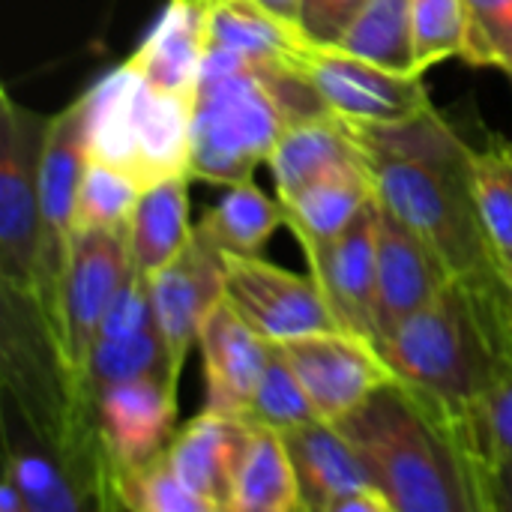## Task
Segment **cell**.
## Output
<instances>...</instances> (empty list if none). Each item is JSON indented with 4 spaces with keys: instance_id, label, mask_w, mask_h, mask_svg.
I'll return each mask as SVG.
<instances>
[{
    "instance_id": "cell-1",
    "label": "cell",
    "mask_w": 512,
    "mask_h": 512,
    "mask_svg": "<svg viewBox=\"0 0 512 512\" xmlns=\"http://www.w3.org/2000/svg\"><path fill=\"white\" fill-rule=\"evenodd\" d=\"M510 348L512 285L504 279H450L384 345L399 381L453 441L477 512H489V486L498 465L486 399Z\"/></svg>"
},
{
    "instance_id": "cell-2",
    "label": "cell",
    "mask_w": 512,
    "mask_h": 512,
    "mask_svg": "<svg viewBox=\"0 0 512 512\" xmlns=\"http://www.w3.org/2000/svg\"><path fill=\"white\" fill-rule=\"evenodd\" d=\"M351 126L378 201L438 255L447 273L474 282L504 279L477 207L474 147L453 123L429 108L405 123Z\"/></svg>"
},
{
    "instance_id": "cell-3",
    "label": "cell",
    "mask_w": 512,
    "mask_h": 512,
    "mask_svg": "<svg viewBox=\"0 0 512 512\" xmlns=\"http://www.w3.org/2000/svg\"><path fill=\"white\" fill-rule=\"evenodd\" d=\"M327 111L288 60L252 63L207 48L192 99L189 174L213 186L249 180L291 123Z\"/></svg>"
},
{
    "instance_id": "cell-4",
    "label": "cell",
    "mask_w": 512,
    "mask_h": 512,
    "mask_svg": "<svg viewBox=\"0 0 512 512\" xmlns=\"http://www.w3.org/2000/svg\"><path fill=\"white\" fill-rule=\"evenodd\" d=\"M333 426L396 512H477L453 441L402 381L381 387Z\"/></svg>"
},
{
    "instance_id": "cell-5",
    "label": "cell",
    "mask_w": 512,
    "mask_h": 512,
    "mask_svg": "<svg viewBox=\"0 0 512 512\" xmlns=\"http://www.w3.org/2000/svg\"><path fill=\"white\" fill-rule=\"evenodd\" d=\"M192 99L150 84L126 60L93 84L87 156L120 168L141 189L189 174Z\"/></svg>"
},
{
    "instance_id": "cell-6",
    "label": "cell",
    "mask_w": 512,
    "mask_h": 512,
    "mask_svg": "<svg viewBox=\"0 0 512 512\" xmlns=\"http://www.w3.org/2000/svg\"><path fill=\"white\" fill-rule=\"evenodd\" d=\"M51 117L0 93V282L3 297L39 306V165ZM39 315V312H36Z\"/></svg>"
},
{
    "instance_id": "cell-7",
    "label": "cell",
    "mask_w": 512,
    "mask_h": 512,
    "mask_svg": "<svg viewBox=\"0 0 512 512\" xmlns=\"http://www.w3.org/2000/svg\"><path fill=\"white\" fill-rule=\"evenodd\" d=\"M93 87L51 114L39 165V321L57 351L60 294L75 240V204L87 165Z\"/></svg>"
},
{
    "instance_id": "cell-8",
    "label": "cell",
    "mask_w": 512,
    "mask_h": 512,
    "mask_svg": "<svg viewBox=\"0 0 512 512\" xmlns=\"http://www.w3.org/2000/svg\"><path fill=\"white\" fill-rule=\"evenodd\" d=\"M129 225L81 231L72 240L66 282L60 294V339L57 360L66 372L72 402L78 411L93 414L84 399L87 363L102 327V318L129 270Z\"/></svg>"
},
{
    "instance_id": "cell-9",
    "label": "cell",
    "mask_w": 512,
    "mask_h": 512,
    "mask_svg": "<svg viewBox=\"0 0 512 512\" xmlns=\"http://www.w3.org/2000/svg\"><path fill=\"white\" fill-rule=\"evenodd\" d=\"M288 63L315 87L333 114L351 123H405L435 108L423 75L390 72L336 45H315L303 36L291 48Z\"/></svg>"
},
{
    "instance_id": "cell-10",
    "label": "cell",
    "mask_w": 512,
    "mask_h": 512,
    "mask_svg": "<svg viewBox=\"0 0 512 512\" xmlns=\"http://www.w3.org/2000/svg\"><path fill=\"white\" fill-rule=\"evenodd\" d=\"M276 345L300 378L318 417L327 423L342 420L372 393L399 381L387 354L375 342L339 327Z\"/></svg>"
},
{
    "instance_id": "cell-11",
    "label": "cell",
    "mask_w": 512,
    "mask_h": 512,
    "mask_svg": "<svg viewBox=\"0 0 512 512\" xmlns=\"http://www.w3.org/2000/svg\"><path fill=\"white\" fill-rule=\"evenodd\" d=\"M225 297L267 342L339 327L312 276L282 270L261 255H225Z\"/></svg>"
},
{
    "instance_id": "cell-12",
    "label": "cell",
    "mask_w": 512,
    "mask_h": 512,
    "mask_svg": "<svg viewBox=\"0 0 512 512\" xmlns=\"http://www.w3.org/2000/svg\"><path fill=\"white\" fill-rule=\"evenodd\" d=\"M90 405L114 498L117 477L165 453L177 435V390L168 375H147L93 393Z\"/></svg>"
},
{
    "instance_id": "cell-13",
    "label": "cell",
    "mask_w": 512,
    "mask_h": 512,
    "mask_svg": "<svg viewBox=\"0 0 512 512\" xmlns=\"http://www.w3.org/2000/svg\"><path fill=\"white\" fill-rule=\"evenodd\" d=\"M453 276L438 255L381 201L375 213V327L378 345L426 309Z\"/></svg>"
},
{
    "instance_id": "cell-14",
    "label": "cell",
    "mask_w": 512,
    "mask_h": 512,
    "mask_svg": "<svg viewBox=\"0 0 512 512\" xmlns=\"http://www.w3.org/2000/svg\"><path fill=\"white\" fill-rule=\"evenodd\" d=\"M225 294V252L201 231H192L186 249L153 276V306L165 342L168 381L177 390L192 342H198L204 315Z\"/></svg>"
},
{
    "instance_id": "cell-15",
    "label": "cell",
    "mask_w": 512,
    "mask_h": 512,
    "mask_svg": "<svg viewBox=\"0 0 512 512\" xmlns=\"http://www.w3.org/2000/svg\"><path fill=\"white\" fill-rule=\"evenodd\" d=\"M375 213L378 198L339 234L306 243L309 273L318 282L339 330L378 345L375 327ZM381 348V345H378Z\"/></svg>"
},
{
    "instance_id": "cell-16",
    "label": "cell",
    "mask_w": 512,
    "mask_h": 512,
    "mask_svg": "<svg viewBox=\"0 0 512 512\" xmlns=\"http://www.w3.org/2000/svg\"><path fill=\"white\" fill-rule=\"evenodd\" d=\"M198 345L207 384L204 408L231 417H246L267 363L270 342L222 294L204 315Z\"/></svg>"
},
{
    "instance_id": "cell-17",
    "label": "cell",
    "mask_w": 512,
    "mask_h": 512,
    "mask_svg": "<svg viewBox=\"0 0 512 512\" xmlns=\"http://www.w3.org/2000/svg\"><path fill=\"white\" fill-rule=\"evenodd\" d=\"M252 423L204 408L168 444V462L177 480L213 512L231 510L234 477L249 441Z\"/></svg>"
},
{
    "instance_id": "cell-18",
    "label": "cell",
    "mask_w": 512,
    "mask_h": 512,
    "mask_svg": "<svg viewBox=\"0 0 512 512\" xmlns=\"http://www.w3.org/2000/svg\"><path fill=\"white\" fill-rule=\"evenodd\" d=\"M360 162H366V156L354 126L333 111L291 123L267 159L282 204L297 198L315 180Z\"/></svg>"
},
{
    "instance_id": "cell-19",
    "label": "cell",
    "mask_w": 512,
    "mask_h": 512,
    "mask_svg": "<svg viewBox=\"0 0 512 512\" xmlns=\"http://www.w3.org/2000/svg\"><path fill=\"white\" fill-rule=\"evenodd\" d=\"M282 438L297 471L303 512H333L345 495L375 486L363 459L333 423L309 420L282 432Z\"/></svg>"
},
{
    "instance_id": "cell-20",
    "label": "cell",
    "mask_w": 512,
    "mask_h": 512,
    "mask_svg": "<svg viewBox=\"0 0 512 512\" xmlns=\"http://www.w3.org/2000/svg\"><path fill=\"white\" fill-rule=\"evenodd\" d=\"M207 54V6L198 0H168L165 12L135 48L129 63L156 87L195 96Z\"/></svg>"
},
{
    "instance_id": "cell-21",
    "label": "cell",
    "mask_w": 512,
    "mask_h": 512,
    "mask_svg": "<svg viewBox=\"0 0 512 512\" xmlns=\"http://www.w3.org/2000/svg\"><path fill=\"white\" fill-rule=\"evenodd\" d=\"M192 174H174L141 189L129 219V258L144 276L162 273L192 240L189 222Z\"/></svg>"
},
{
    "instance_id": "cell-22",
    "label": "cell",
    "mask_w": 512,
    "mask_h": 512,
    "mask_svg": "<svg viewBox=\"0 0 512 512\" xmlns=\"http://www.w3.org/2000/svg\"><path fill=\"white\" fill-rule=\"evenodd\" d=\"M375 198L378 195H375L369 165L366 162L348 165L315 180L297 198L282 204L285 225L294 231L300 246L321 243V240L339 237Z\"/></svg>"
},
{
    "instance_id": "cell-23",
    "label": "cell",
    "mask_w": 512,
    "mask_h": 512,
    "mask_svg": "<svg viewBox=\"0 0 512 512\" xmlns=\"http://www.w3.org/2000/svg\"><path fill=\"white\" fill-rule=\"evenodd\" d=\"M228 512H303L297 471L282 432L252 423Z\"/></svg>"
},
{
    "instance_id": "cell-24",
    "label": "cell",
    "mask_w": 512,
    "mask_h": 512,
    "mask_svg": "<svg viewBox=\"0 0 512 512\" xmlns=\"http://www.w3.org/2000/svg\"><path fill=\"white\" fill-rule=\"evenodd\" d=\"M303 39L300 27L273 18L252 0H210L207 3V48L252 60H288Z\"/></svg>"
},
{
    "instance_id": "cell-25",
    "label": "cell",
    "mask_w": 512,
    "mask_h": 512,
    "mask_svg": "<svg viewBox=\"0 0 512 512\" xmlns=\"http://www.w3.org/2000/svg\"><path fill=\"white\" fill-rule=\"evenodd\" d=\"M279 225H285L282 201H273L249 177L228 186L225 198L201 216L195 231H201L225 255H261Z\"/></svg>"
},
{
    "instance_id": "cell-26",
    "label": "cell",
    "mask_w": 512,
    "mask_h": 512,
    "mask_svg": "<svg viewBox=\"0 0 512 512\" xmlns=\"http://www.w3.org/2000/svg\"><path fill=\"white\" fill-rule=\"evenodd\" d=\"M342 51L402 75H423L414 51L411 0H369L339 39Z\"/></svg>"
},
{
    "instance_id": "cell-27",
    "label": "cell",
    "mask_w": 512,
    "mask_h": 512,
    "mask_svg": "<svg viewBox=\"0 0 512 512\" xmlns=\"http://www.w3.org/2000/svg\"><path fill=\"white\" fill-rule=\"evenodd\" d=\"M474 192L495 261L512 285V141L492 135L474 150Z\"/></svg>"
},
{
    "instance_id": "cell-28",
    "label": "cell",
    "mask_w": 512,
    "mask_h": 512,
    "mask_svg": "<svg viewBox=\"0 0 512 512\" xmlns=\"http://www.w3.org/2000/svg\"><path fill=\"white\" fill-rule=\"evenodd\" d=\"M3 480H9L24 495L30 512H78L87 507L84 495L54 453L48 456L30 447L9 444Z\"/></svg>"
},
{
    "instance_id": "cell-29",
    "label": "cell",
    "mask_w": 512,
    "mask_h": 512,
    "mask_svg": "<svg viewBox=\"0 0 512 512\" xmlns=\"http://www.w3.org/2000/svg\"><path fill=\"white\" fill-rule=\"evenodd\" d=\"M141 186L114 165L87 156L75 204V234L129 225Z\"/></svg>"
},
{
    "instance_id": "cell-30",
    "label": "cell",
    "mask_w": 512,
    "mask_h": 512,
    "mask_svg": "<svg viewBox=\"0 0 512 512\" xmlns=\"http://www.w3.org/2000/svg\"><path fill=\"white\" fill-rule=\"evenodd\" d=\"M246 420H252L258 426H270L276 432H288L309 420H321L312 399L306 396L300 378L294 375L291 363L285 360V354L276 342H270L267 363H264V372H261V381H258V390H255Z\"/></svg>"
},
{
    "instance_id": "cell-31",
    "label": "cell",
    "mask_w": 512,
    "mask_h": 512,
    "mask_svg": "<svg viewBox=\"0 0 512 512\" xmlns=\"http://www.w3.org/2000/svg\"><path fill=\"white\" fill-rule=\"evenodd\" d=\"M114 504L132 512H213L177 480L168 453L120 474L114 483Z\"/></svg>"
},
{
    "instance_id": "cell-32",
    "label": "cell",
    "mask_w": 512,
    "mask_h": 512,
    "mask_svg": "<svg viewBox=\"0 0 512 512\" xmlns=\"http://www.w3.org/2000/svg\"><path fill=\"white\" fill-rule=\"evenodd\" d=\"M465 45L468 66L512 72V0H465Z\"/></svg>"
},
{
    "instance_id": "cell-33",
    "label": "cell",
    "mask_w": 512,
    "mask_h": 512,
    "mask_svg": "<svg viewBox=\"0 0 512 512\" xmlns=\"http://www.w3.org/2000/svg\"><path fill=\"white\" fill-rule=\"evenodd\" d=\"M465 18V0H411L414 51L420 72L450 57H462Z\"/></svg>"
},
{
    "instance_id": "cell-34",
    "label": "cell",
    "mask_w": 512,
    "mask_h": 512,
    "mask_svg": "<svg viewBox=\"0 0 512 512\" xmlns=\"http://www.w3.org/2000/svg\"><path fill=\"white\" fill-rule=\"evenodd\" d=\"M369 0H300V30L315 45H339Z\"/></svg>"
},
{
    "instance_id": "cell-35",
    "label": "cell",
    "mask_w": 512,
    "mask_h": 512,
    "mask_svg": "<svg viewBox=\"0 0 512 512\" xmlns=\"http://www.w3.org/2000/svg\"><path fill=\"white\" fill-rule=\"evenodd\" d=\"M486 423L498 462L512 459V348L504 354L486 399ZM498 468V465H495Z\"/></svg>"
},
{
    "instance_id": "cell-36",
    "label": "cell",
    "mask_w": 512,
    "mask_h": 512,
    "mask_svg": "<svg viewBox=\"0 0 512 512\" xmlns=\"http://www.w3.org/2000/svg\"><path fill=\"white\" fill-rule=\"evenodd\" d=\"M489 512H512V459H501L492 474Z\"/></svg>"
},
{
    "instance_id": "cell-37",
    "label": "cell",
    "mask_w": 512,
    "mask_h": 512,
    "mask_svg": "<svg viewBox=\"0 0 512 512\" xmlns=\"http://www.w3.org/2000/svg\"><path fill=\"white\" fill-rule=\"evenodd\" d=\"M252 3L267 9L273 18H279L291 27H300V0H252Z\"/></svg>"
},
{
    "instance_id": "cell-38",
    "label": "cell",
    "mask_w": 512,
    "mask_h": 512,
    "mask_svg": "<svg viewBox=\"0 0 512 512\" xmlns=\"http://www.w3.org/2000/svg\"><path fill=\"white\" fill-rule=\"evenodd\" d=\"M0 512H30L27 510L24 495H21L9 480H3V483H0Z\"/></svg>"
},
{
    "instance_id": "cell-39",
    "label": "cell",
    "mask_w": 512,
    "mask_h": 512,
    "mask_svg": "<svg viewBox=\"0 0 512 512\" xmlns=\"http://www.w3.org/2000/svg\"><path fill=\"white\" fill-rule=\"evenodd\" d=\"M510 78H512V72H510Z\"/></svg>"
}]
</instances>
